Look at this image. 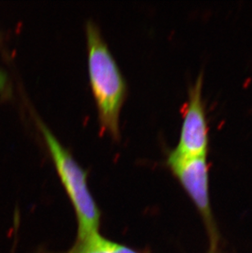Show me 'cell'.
<instances>
[{"label":"cell","instance_id":"obj_6","mask_svg":"<svg viewBox=\"0 0 252 253\" xmlns=\"http://www.w3.org/2000/svg\"><path fill=\"white\" fill-rule=\"evenodd\" d=\"M214 253V252H212V251H211V252H210V253Z\"/></svg>","mask_w":252,"mask_h":253},{"label":"cell","instance_id":"obj_4","mask_svg":"<svg viewBox=\"0 0 252 253\" xmlns=\"http://www.w3.org/2000/svg\"><path fill=\"white\" fill-rule=\"evenodd\" d=\"M167 165L193 199L207 225L211 227L207 155L185 157L170 152L167 158Z\"/></svg>","mask_w":252,"mask_h":253},{"label":"cell","instance_id":"obj_1","mask_svg":"<svg viewBox=\"0 0 252 253\" xmlns=\"http://www.w3.org/2000/svg\"><path fill=\"white\" fill-rule=\"evenodd\" d=\"M89 82L98 110L101 128L120 137L119 117L126 95V83L95 22L86 25Z\"/></svg>","mask_w":252,"mask_h":253},{"label":"cell","instance_id":"obj_5","mask_svg":"<svg viewBox=\"0 0 252 253\" xmlns=\"http://www.w3.org/2000/svg\"><path fill=\"white\" fill-rule=\"evenodd\" d=\"M64 253H140L124 244L102 236L99 233L77 240L73 248Z\"/></svg>","mask_w":252,"mask_h":253},{"label":"cell","instance_id":"obj_3","mask_svg":"<svg viewBox=\"0 0 252 253\" xmlns=\"http://www.w3.org/2000/svg\"><path fill=\"white\" fill-rule=\"evenodd\" d=\"M202 87L203 76L200 73L195 82L189 87L179 139L175 148L171 151L175 155H207L209 149V128L202 98Z\"/></svg>","mask_w":252,"mask_h":253},{"label":"cell","instance_id":"obj_2","mask_svg":"<svg viewBox=\"0 0 252 253\" xmlns=\"http://www.w3.org/2000/svg\"><path fill=\"white\" fill-rule=\"evenodd\" d=\"M39 126L48 146L60 180L70 198L78 223L77 240L98 233L101 213L87 183V172L41 120Z\"/></svg>","mask_w":252,"mask_h":253}]
</instances>
